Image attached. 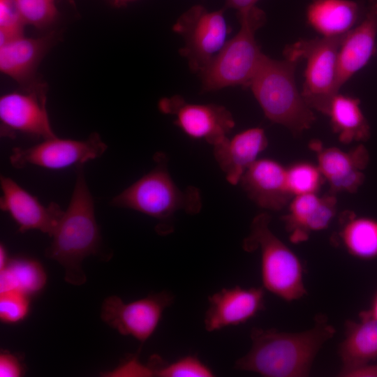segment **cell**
I'll return each instance as SVG.
<instances>
[{"instance_id":"cell-10","label":"cell","mask_w":377,"mask_h":377,"mask_svg":"<svg viewBox=\"0 0 377 377\" xmlns=\"http://www.w3.org/2000/svg\"><path fill=\"white\" fill-rule=\"evenodd\" d=\"M173 300L174 297L165 291L130 302L112 295L103 301L101 316L119 334L131 336L143 343L152 336L164 311Z\"/></svg>"},{"instance_id":"cell-21","label":"cell","mask_w":377,"mask_h":377,"mask_svg":"<svg viewBox=\"0 0 377 377\" xmlns=\"http://www.w3.org/2000/svg\"><path fill=\"white\" fill-rule=\"evenodd\" d=\"M50 37L24 35L0 45V71L20 84H30L46 52Z\"/></svg>"},{"instance_id":"cell-17","label":"cell","mask_w":377,"mask_h":377,"mask_svg":"<svg viewBox=\"0 0 377 377\" xmlns=\"http://www.w3.org/2000/svg\"><path fill=\"white\" fill-rule=\"evenodd\" d=\"M239 183L249 198L265 209L281 210L293 198L287 184L286 168L273 159H257Z\"/></svg>"},{"instance_id":"cell-23","label":"cell","mask_w":377,"mask_h":377,"mask_svg":"<svg viewBox=\"0 0 377 377\" xmlns=\"http://www.w3.org/2000/svg\"><path fill=\"white\" fill-rule=\"evenodd\" d=\"M326 115L341 142H365L369 138L370 126L359 98L338 92L332 98Z\"/></svg>"},{"instance_id":"cell-28","label":"cell","mask_w":377,"mask_h":377,"mask_svg":"<svg viewBox=\"0 0 377 377\" xmlns=\"http://www.w3.org/2000/svg\"><path fill=\"white\" fill-rule=\"evenodd\" d=\"M25 23L37 29H45L56 20L58 11L54 0H14Z\"/></svg>"},{"instance_id":"cell-2","label":"cell","mask_w":377,"mask_h":377,"mask_svg":"<svg viewBox=\"0 0 377 377\" xmlns=\"http://www.w3.org/2000/svg\"><path fill=\"white\" fill-rule=\"evenodd\" d=\"M45 256L64 269L65 280L71 285L85 283L83 260L98 253L101 245L95 217L94 202L85 180L82 166L77 170L74 189L67 209L52 235Z\"/></svg>"},{"instance_id":"cell-20","label":"cell","mask_w":377,"mask_h":377,"mask_svg":"<svg viewBox=\"0 0 377 377\" xmlns=\"http://www.w3.org/2000/svg\"><path fill=\"white\" fill-rule=\"evenodd\" d=\"M367 6L353 0H312L306 22L322 37L346 35L363 18Z\"/></svg>"},{"instance_id":"cell-7","label":"cell","mask_w":377,"mask_h":377,"mask_svg":"<svg viewBox=\"0 0 377 377\" xmlns=\"http://www.w3.org/2000/svg\"><path fill=\"white\" fill-rule=\"evenodd\" d=\"M344 36L301 39L284 49L286 59L306 61L302 95L312 110L324 114L333 96L339 92L337 58Z\"/></svg>"},{"instance_id":"cell-1","label":"cell","mask_w":377,"mask_h":377,"mask_svg":"<svg viewBox=\"0 0 377 377\" xmlns=\"http://www.w3.org/2000/svg\"><path fill=\"white\" fill-rule=\"evenodd\" d=\"M335 332L323 315H317L311 328L299 332L253 328L251 349L235 368L266 377L308 376L318 353Z\"/></svg>"},{"instance_id":"cell-6","label":"cell","mask_w":377,"mask_h":377,"mask_svg":"<svg viewBox=\"0 0 377 377\" xmlns=\"http://www.w3.org/2000/svg\"><path fill=\"white\" fill-rule=\"evenodd\" d=\"M156 166L119 194L110 205L135 210L160 221L170 219L179 210L196 214L202 207L199 190L180 189L170 177L165 156L155 154Z\"/></svg>"},{"instance_id":"cell-32","label":"cell","mask_w":377,"mask_h":377,"mask_svg":"<svg viewBox=\"0 0 377 377\" xmlns=\"http://www.w3.org/2000/svg\"><path fill=\"white\" fill-rule=\"evenodd\" d=\"M24 368L20 358L9 352H1L0 355V376L20 377Z\"/></svg>"},{"instance_id":"cell-18","label":"cell","mask_w":377,"mask_h":377,"mask_svg":"<svg viewBox=\"0 0 377 377\" xmlns=\"http://www.w3.org/2000/svg\"><path fill=\"white\" fill-rule=\"evenodd\" d=\"M337 198L334 194L319 196L316 193L294 196L283 221L293 243L309 239L311 232L326 229L335 216Z\"/></svg>"},{"instance_id":"cell-11","label":"cell","mask_w":377,"mask_h":377,"mask_svg":"<svg viewBox=\"0 0 377 377\" xmlns=\"http://www.w3.org/2000/svg\"><path fill=\"white\" fill-rule=\"evenodd\" d=\"M1 135L13 138L22 133L43 140L55 137L43 88H27L0 97Z\"/></svg>"},{"instance_id":"cell-9","label":"cell","mask_w":377,"mask_h":377,"mask_svg":"<svg viewBox=\"0 0 377 377\" xmlns=\"http://www.w3.org/2000/svg\"><path fill=\"white\" fill-rule=\"evenodd\" d=\"M107 145L98 133L87 139L77 140L53 137L29 147H15L9 156L13 167L22 168L28 165L50 170H61L72 166H82L101 157Z\"/></svg>"},{"instance_id":"cell-24","label":"cell","mask_w":377,"mask_h":377,"mask_svg":"<svg viewBox=\"0 0 377 377\" xmlns=\"http://www.w3.org/2000/svg\"><path fill=\"white\" fill-rule=\"evenodd\" d=\"M339 236L350 255L362 260L377 257L376 219L346 212L342 216Z\"/></svg>"},{"instance_id":"cell-19","label":"cell","mask_w":377,"mask_h":377,"mask_svg":"<svg viewBox=\"0 0 377 377\" xmlns=\"http://www.w3.org/2000/svg\"><path fill=\"white\" fill-rule=\"evenodd\" d=\"M267 145L262 128H250L213 146L214 156L228 183L236 185Z\"/></svg>"},{"instance_id":"cell-25","label":"cell","mask_w":377,"mask_h":377,"mask_svg":"<svg viewBox=\"0 0 377 377\" xmlns=\"http://www.w3.org/2000/svg\"><path fill=\"white\" fill-rule=\"evenodd\" d=\"M46 282L43 265L32 258H10L6 267L0 269V292L17 290L31 296L40 292Z\"/></svg>"},{"instance_id":"cell-33","label":"cell","mask_w":377,"mask_h":377,"mask_svg":"<svg viewBox=\"0 0 377 377\" xmlns=\"http://www.w3.org/2000/svg\"><path fill=\"white\" fill-rule=\"evenodd\" d=\"M341 377H377V362H370L358 367L340 371Z\"/></svg>"},{"instance_id":"cell-4","label":"cell","mask_w":377,"mask_h":377,"mask_svg":"<svg viewBox=\"0 0 377 377\" xmlns=\"http://www.w3.org/2000/svg\"><path fill=\"white\" fill-rule=\"evenodd\" d=\"M239 31L228 40L212 61L198 73L203 91L235 86L249 87L265 55L256 39L266 22L258 6L237 13Z\"/></svg>"},{"instance_id":"cell-37","label":"cell","mask_w":377,"mask_h":377,"mask_svg":"<svg viewBox=\"0 0 377 377\" xmlns=\"http://www.w3.org/2000/svg\"><path fill=\"white\" fill-rule=\"evenodd\" d=\"M114 1L119 3H127V2H131L135 0H114Z\"/></svg>"},{"instance_id":"cell-30","label":"cell","mask_w":377,"mask_h":377,"mask_svg":"<svg viewBox=\"0 0 377 377\" xmlns=\"http://www.w3.org/2000/svg\"><path fill=\"white\" fill-rule=\"evenodd\" d=\"M24 25L14 0H0V45L22 36Z\"/></svg>"},{"instance_id":"cell-36","label":"cell","mask_w":377,"mask_h":377,"mask_svg":"<svg viewBox=\"0 0 377 377\" xmlns=\"http://www.w3.org/2000/svg\"><path fill=\"white\" fill-rule=\"evenodd\" d=\"M365 311L371 318L377 320V292L373 299L371 308Z\"/></svg>"},{"instance_id":"cell-34","label":"cell","mask_w":377,"mask_h":377,"mask_svg":"<svg viewBox=\"0 0 377 377\" xmlns=\"http://www.w3.org/2000/svg\"><path fill=\"white\" fill-rule=\"evenodd\" d=\"M260 0H225V8H232L237 14L245 12L255 6Z\"/></svg>"},{"instance_id":"cell-31","label":"cell","mask_w":377,"mask_h":377,"mask_svg":"<svg viewBox=\"0 0 377 377\" xmlns=\"http://www.w3.org/2000/svg\"><path fill=\"white\" fill-rule=\"evenodd\" d=\"M103 376H154V372L150 366L144 365L138 361V357L133 356L121 362L116 368L103 373Z\"/></svg>"},{"instance_id":"cell-35","label":"cell","mask_w":377,"mask_h":377,"mask_svg":"<svg viewBox=\"0 0 377 377\" xmlns=\"http://www.w3.org/2000/svg\"><path fill=\"white\" fill-rule=\"evenodd\" d=\"M10 258L8 256L7 251L3 244L0 245V269L6 267Z\"/></svg>"},{"instance_id":"cell-12","label":"cell","mask_w":377,"mask_h":377,"mask_svg":"<svg viewBox=\"0 0 377 377\" xmlns=\"http://www.w3.org/2000/svg\"><path fill=\"white\" fill-rule=\"evenodd\" d=\"M159 108L175 116V124L186 135L205 140L212 146L228 137L235 125L232 114L225 107L213 103H191L179 96L161 99Z\"/></svg>"},{"instance_id":"cell-22","label":"cell","mask_w":377,"mask_h":377,"mask_svg":"<svg viewBox=\"0 0 377 377\" xmlns=\"http://www.w3.org/2000/svg\"><path fill=\"white\" fill-rule=\"evenodd\" d=\"M359 317L357 322L345 323L344 338L338 349L342 363L340 371L377 361V320L365 311Z\"/></svg>"},{"instance_id":"cell-16","label":"cell","mask_w":377,"mask_h":377,"mask_svg":"<svg viewBox=\"0 0 377 377\" xmlns=\"http://www.w3.org/2000/svg\"><path fill=\"white\" fill-rule=\"evenodd\" d=\"M376 38L377 0H369L363 18L345 35L339 47L337 58L339 90L375 54Z\"/></svg>"},{"instance_id":"cell-27","label":"cell","mask_w":377,"mask_h":377,"mask_svg":"<svg viewBox=\"0 0 377 377\" xmlns=\"http://www.w3.org/2000/svg\"><path fill=\"white\" fill-rule=\"evenodd\" d=\"M286 179L291 195L316 193L323 181L318 165L307 162H299L286 168Z\"/></svg>"},{"instance_id":"cell-13","label":"cell","mask_w":377,"mask_h":377,"mask_svg":"<svg viewBox=\"0 0 377 377\" xmlns=\"http://www.w3.org/2000/svg\"><path fill=\"white\" fill-rule=\"evenodd\" d=\"M0 208L10 216L19 231L37 230L51 237L64 213L60 206L53 202L47 206L43 205L36 196L4 175L0 177Z\"/></svg>"},{"instance_id":"cell-14","label":"cell","mask_w":377,"mask_h":377,"mask_svg":"<svg viewBox=\"0 0 377 377\" xmlns=\"http://www.w3.org/2000/svg\"><path fill=\"white\" fill-rule=\"evenodd\" d=\"M209 306L204 317L207 332L221 330L247 322L265 308L262 287L223 288L208 297Z\"/></svg>"},{"instance_id":"cell-8","label":"cell","mask_w":377,"mask_h":377,"mask_svg":"<svg viewBox=\"0 0 377 377\" xmlns=\"http://www.w3.org/2000/svg\"><path fill=\"white\" fill-rule=\"evenodd\" d=\"M225 9L209 11L195 5L182 14L172 27L184 40L179 54L194 73H199L228 40L231 29L224 16Z\"/></svg>"},{"instance_id":"cell-26","label":"cell","mask_w":377,"mask_h":377,"mask_svg":"<svg viewBox=\"0 0 377 377\" xmlns=\"http://www.w3.org/2000/svg\"><path fill=\"white\" fill-rule=\"evenodd\" d=\"M154 375L160 377H212V370L193 355H187L168 363L154 355L148 364Z\"/></svg>"},{"instance_id":"cell-3","label":"cell","mask_w":377,"mask_h":377,"mask_svg":"<svg viewBox=\"0 0 377 377\" xmlns=\"http://www.w3.org/2000/svg\"><path fill=\"white\" fill-rule=\"evenodd\" d=\"M297 64L265 54L249 87L265 117L287 128L295 136L309 129L316 120L313 110L296 85Z\"/></svg>"},{"instance_id":"cell-15","label":"cell","mask_w":377,"mask_h":377,"mask_svg":"<svg viewBox=\"0 0 377 377\" xmlns=\"http://www.w3.org/2000/svg\"><path fill=\"white\" fill-rule=\"evenodd\" d=\"M317 156L318 167L333 193H355L363 184L364 170L369 161L367 149L359 145L349 151L325 147L319 140L309 143Z\"/></svg>"},{"instance_id":"cell-5","label":"cell","mask_w":377,"mask_h":377,"mask_svg":"<svg viewBox=\"0 0 377 377\" xmlns=\"http://www.w3.org/2000/svg\"><path fill=\"white\" fill-rule=\"evenodd\" d=\"M270 221L267 213L256 216L243 248L249 252L259 250L263 287L286 302L295 301L306 295L303 265L271 230Z\"/></svg>"},{"instance_id":"cell-29","label":"cell","mask_w":377,"mask_h":377,"mask_svg":"<svg viewBox=\"0 0 377 377\" xmlns=\"http://www.w3.org/2000/svg\"><path fill=\"white\" fill-rule=\"evenodd\" d=\"M30 310V296L17 290L0 292V320L6 324L23 320Z\"/></svg>"}]
</instances>
